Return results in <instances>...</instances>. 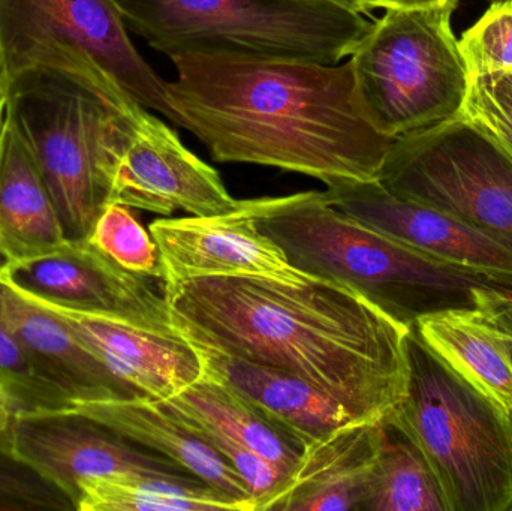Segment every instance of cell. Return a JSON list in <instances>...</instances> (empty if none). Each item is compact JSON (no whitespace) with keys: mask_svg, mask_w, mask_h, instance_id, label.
Here are the masks:
<instances>
[{"mask_svg":"<svg viewBox=\"0 0 512 511\" xmlns=\"http://www.w3.org/2000/svg\"><path fill=\"white\" fill-rule=\"evenodd\" d=\"M486 315L490 323L504 336L508 356H510L512 363V300H507L496 308L489 309V311H486Z\"/></svg>","mask_w":512,"mask_h":511,"instance_id":"obj_31","label":"cell"},{"mask_svg":"<svg viewBox=\"0 0 512 511\" xmlns=\"http://www.w3.org/2000/svg\"><path fill=\"white\" fill-rule=\"evenodd\" d=\"M126 27L167 54L294 59L337 65L372 26L328 0H114Z\"/></svg>","mask_w":512,"mask_h":511,"instance_id":"obj_5","label":"cell"},{"mask_svg":"<svg viewBox=\"0 0 512 511\" xmlns=\"http://www.w3.org/2000/svg\"><path fill=\"white\" fill-rule=\"evenodd\" d=\"M0 326L78 402L140 396L117 378L57 315L24 296L0 270Z\"/></svg>","mask_w":512,"mask_h":511,"instance_id":"obj_17","label":"cell"},{"mask_svg":"<svg viewBox=\"0 0 512 511\" xmlns=\"http://www.w3.org/2000/svg\"><path fill=\"white\" fill-rule=\"evenodd\" d=\"M20 408L0 384V456L12 458V438ZM14 459V458H12Z\"/></svg>","mask_w":512,"mask_h":511,"instance_id":"obj_30","label":"cell"},{"mask_svg":"<svg viewBox=\"0 0 512 511\" xmlns=\"http://www.w3.org/2000/svg\"><path fill=\"white\" fill-rule=\"evenodd\" d=\"M328 2L334 3V5L337 6H342V8L349 9V11L366 14V12H364V0H328Z\"/></svg>","mask_w":512,"mask_h":511,"instance_id":"obj_34","label":"cell"},{"mask_svg":"<svg viewBox=\"0 0 512 511\" xmlns=\"http://www.w3.org/2000/svg\"><path fill=\"white\" fill-rule=\"evenodd\" d=\"M462 117L512 152V74L472 77Z\"/></svg>","mask_w":512,"mask_h":511,"instance_id":"obj_28","label":"cell"},{"mask_svg":"<svg viewBox=\"0 0 512 511\" xmlns=\"http://www.w3.org/2000/svg\"><path fill=\"white\" fill-rule=\"evenodd\" d=\"M361 511H448L426 456L388 420L382 422L381 446Z\"/></svg>","mask_w":512,"mask_h":511,"instance_id":"obj_24","label":"cell"},{"mask_svg":"<svg viewBox=\"0 0 512 511\" xmlns=\"http://www.w3.org/2000/svg\"><path fill=\"white\" fill-rule=\"evenodd\" d=\"M327 200L360 224L403 245L462 266L512 276V251L441 210L405 200L379 180L327 186Z\"/></svg>","mask_w":512,"mask_h":511,"instance_id":"obj_14","label":"cell"},{"mask_svg":"<svg viewBox=\"0 0 512 511\" xmlns=\"http://www.w3.org/2000/svg\"><path fill=\"white\" fill-rule=\"evenodd\" d=\"M256 224L295 269L345 285L412 327L451 311H489L512 300V276L433 257L378 233L324 192L254 198Z\"/></svg>","mask_w":512,"mask_h":511,"instance_id":"obj_3","label":"cell"},{"mask_svg":"<svg viewBox=\"0 0 512 511\" xmlns=\"http://www.w3.org/2000/svg\"><path fill=\"white\" fill-rule=\"evenodd\" d=\"M171 413L192 425L215 429L254 450L282 471L297 464L304 446L285 429L271 422L251 402L207 375L179 395L162 402Z\"/></svg>","mask_w":512,"mask_h":511,"instance_id":"obj_22","label":"cell"},{"mask_svg":"<svg viewBox=\"0 0 512 511\" xmlns=\"http://www.w3.org/2000/svg\"><path fill=\"white\" fill-rule=\"evenodd\" d=\"M0 384L21 413H68L75 407L74 399L39 368L20 342L2 326Z\"/></svg>","mask_w":512,"mask_h":511,"instance_id":"obj_26","label":"cell"},{"mask_svg":"<svg viewBox=\"0 0 512 511\" xmlns=\"http://www.w3.org/2000/svg\"><path fill=\"white\" fill-rule=\"evenodd\" d=\"M87 240L122 269L144 278L164 279L158 245L129 207L108 204Z\"/></svg>","mask_w":512,"mask_h":511,"instance_id":"obj_25","label":"cell"},{"mask_svg":"<svg viewBox=\"0 0 512 511\" xmlns=\"http://www.w3.org/2000/svg\"><path fill=\"white\" fill-rule=\"evenodd\" d=\"M453 0H364V12L382 8H423V6H436Z\"/></svg>","mask_w":512,"mask_h":511,"instance_id":"obj_32","label":"cell"},{"mask_svg":"<svg viewBox=\"0 0 512 511\" xmlns=\"http://www.w3.org/2000/svg\"><path fill=\"white\" fill-rule=\"evenodd\" d=\"M9 111L47 182L68 240H87L105 207L117 162L149 111L120 110L48 75L8 90Z\"/></svg>","mask_w":512,"mask_h":511,"instance_id":"obj_7","label":"cell"},{"mask_svg":"<svg viewBox=\"0 0 512 511\" xmlns=\"http://www.w3.org/2000/svg\"><path fill=\"white\" fill-rule=\"evenodd\" d=\"M459 45L471 77L512 74V0H493Z\"/></svg>","mask_w":512,"mask_h":511,"instance_id":"obj_27","label":"cell"},{"mask_svg":"<svg viewBox=\"0 0 512 511\" xmlns=\"http://www.w3.org/2000/svg\"><path fill=\"white\" fill-rule=\"evenodd\" d=\"M9 93L0 71V141H2L3 126H5L6 114H8Z\"/></svg>","mask_w":512,"mask_h":511,"instance_id":"obj_33","label":"cell"},{"mask_svg":"<svg viewBox=\"0 0 512 511\" xmlns=\"http://www.w3.org/2000/svg\"><path fill=\"white\" fill-rule=\"evenodd\" d=\"M74 510L60 494L26 465L0 456V511Z\"/></svg>","mask_w":512,"mask_h":511,"instance_id":"obj_29","label":"cell"},{"mask_svg":"<svg viewBox=\"0 0 512 511\" xmlns=\"http://www.w3.org/2000/svg\"><path fill=\"white\" fill-rule=\"evenodd\" d=\"M0 270L21 291L38 299L135 326L177 332L165 297L149 278L122 269L89 240H68L54 254L3 264Z\"/></svg>","mask_w":512,"mask_h":511,"instance_id":"obj_11","label":"cell"},{"mask_svg":"<svg viewBox=\"0 0 512 511\" xmlns=\"http://www.w3.org/2000/svg\"><path fill=\"white\" fill-rule=\"evenodd\" d=\"M203 374L239 393L304 447L357 422L336 401L288 372L197 347Z\"/></svg>","mask_w":512,"mask_h":511,"instance_id":"obj_20","label":"cell"},{"mask_svg":"<svg viewBox=\"0 0 512 511\" xmlns=\"http://www.w3.org/2000/svg\"><path fill=\"white\" fill-rule=\"evenodd\" d=\"M12 458L65 495L75 510L77 483L120 473L192 476L165 456L113 429L71 413H20Z\"/></svg>","mask_w":512,"mask_h":511,"instance_id":"obj_10","label":"cell"},{"mask_svg":"<svg viewBox=\"0 0 512 511\" xmlns=\"http://www.w3.org/2000/svg\"><path fill=\"white\" fill-rule=\"evenodd\" d=\"M170 216H213L237 209L215 168L186 149L176 131L147 114L117 162L111 204Z\"/></svg>","mask_w":512,"mask_h":511,"instance_id":"obj_13","label":"cell"},{"mask_svg":"<svg viewBox=\"0 0 512 511\" xmlns=\"http://www.w3.org/2000/svg\"><path fill=\"white\" fill-rule=\"evenodd\" d=\"M381 437L382 422H354L309 444L255 511H361Z\"/></svg>","mask_w":512,"mask_h":511,"instance_id":"obj_16","label":"cell"},{"mask_svg":"<svg viewBox=\"0 0 512 511\" xmlns=\"http://www.w3.org/2000/svg\"><path fill=\"white\" fill-rule=\"evenodd\" d=\"M164 297L192 345L295 375L357 422H384L408 392L411 329L345 285L204 276Z\"/></svg>","mask_w":512,"mask_h":511,"instance_id":"obj_1","label":"cell"},{"mask_svg":"<svg viewBox=\"0 0 512 511\" xmlns=\"http://www.w3.org/2000/svg\"><path fill=\"white\" fill-rule=\"evenodd\" d=\"M504 149H505V147H504ZM505 150H507V152L510 153V155L512 156L511 150H508V149H505Z\"/></svg>","mask_w":512,"mask_h":511,"instance_id":"obj_35","label":"cell"},{"mask_svg":"<svg viewBox=\"0 0 512 511\" xmlns=\"http://www.w3.org/2000/svg\"><path fill=\"white\" fill-rule=\"evenodd\" d=\"M66 243L50 189L8 107L0 141V266L54 254Z\"/></svg>","mask_w":512,"mask_h":511,"instance_id":"obj_19","label":"cell"},{"mask_svg":"<svg viewBox=\"0 0 512 511\" xmlns=\"http://www.w3.org/2000/svg\"><path fill=\"white\" fill-rule=\"evenodd\" d=\"M77 511H245L194 476L120 473L77 483Z\"/></svg>","mask_w":512,"mask_h":511,"instance_id":"obj_23","label":"cell"},{"mask_svg":"<svg viewBox=\"0 0 512 511\" xmlns=\"http://www.w3.org/2000/svg\"><path fill=\"white\" fill-rule=\"evenodd\" d=\"M168 99L216 162L279 168L325 186L378 180L394 140L364 116L351 63L179 54Z\"/></svg>","mask_w":512,"mask_h":511,"instance_id":"obj_2","label":"cell"},{"mask_svg":"<svg viewBox=\"0 0 512 511\" xmlns=\"http://www.w3.org/2000/svg\"><path fill=\"white\" fill-rule=\"evenodd\" d=\"M21 293L68 324L78 339L140 396L168 401L203 375L197 350L179 332L135 326Z\"/></svg>","mask_w":512,"mask_h":511,"instance_id":"obj_15","label":"cell"},{"mask_svg":"<svg viewBox=\"0 0 512 511\" xmlns=\"http://www.w3.org/2000/svg\"><path fill=\"white\" fill-rule=\"evenodd\" d=\"M457 5L385 9L348 57L364 116L384 137L462 116L472 77L454 35Z\"/></svg>","mask_w":512,"mask_h":511,"instance_id":"obj_8","label":"cell"},{"mask_svg":"<svg viewBox=\"0 0 512 511\" xmlns=\"http://www.w3.org/2000/svg\"><path fill=\"white\" fill-rule=\"evenodd\" d=\"M0 71L8 90L48 75L120 110L152 108L179 125L167 81L132 44L114 0H0Z\"/></svg>","mask_w":512,"mask_h":511,"instance_id":"obj_4","label":"cell"},{"mask_svg":"<svg viewBox=\"0 0 512 511\" xmlns=\"http://www.w3.org/2000/svg\"><path fill=\"white\" fill-rule=\"evenodd\" d=\"M418 338L475 389L512 410V363L504 336L486 311H451L421 318Z\"/></svg>","mask_w":512,"mask_h":511,"instance_id":"obj_21","label":"cell"},{"mask_svg":"<svg viewBox=\"0 0 512 511\" xmlns=\"http://www.w3.org/2000/svg\"><path fill=\"white\" fill-rule=\"evenodd\" d=\"M408 392L388 422L426 456L448 511H512V410L475 389L411 329Z\"/></svg>","mask_w":512,"mask_h":511,"instance_id":"obj_6","label":"cell"},{"mask_svg":"<svg viewBox=\"0 0 512 511\" xmlns=\"http://www.w3.org/2000/svg\"><path fill=\"white\" fill-rule=\"evenodd\" d=\"M378 180L512 251V156L465 117L394 140Z\"/></svg>","mask_w":512,"mask_h":511,"instance_id":"obj_9","label":"cell"},{"mask_svg":"<svg viewBox=\"0 0 512 511\" xmlns=\"http://www.w3.org/2000/svg\"><path fill=\"white\" fill-rule=\"evenodd\" d=\"M158 245L164 284L204 276H246L307 282L279 245L256 224L252 200L222 215L156 219L149 228Z\"/></svg>","mask_w":512,"mask_h":511,"instance_id":"obj_12","label":"cell"},{"mask_svg":"<svg viewBox=\"0 0 512 511\" xmlns=\"http://www.w3.org/2000/svg\"><path fill=\"white\" fill-rule=\"evenodd\" d=\"M71 413L95 420L128 440L153 450L218 489L245 511H255L254 497L236 470L162 402L146 396L78 402Z\"/></svg>","mask_w":512,"mask_h":511,"instance_id":"obj_18","label":"cell"}]
</instances>
